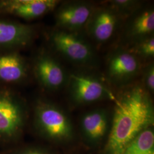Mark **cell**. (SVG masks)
<instances>
[{"label": "cell", "mask_w": 154, "mask_h": 154, "mask_svg": "<svg viewBox=\"0 0 154 154\" xmlns=\"http://www.w3.org/2000/svg\"><path fill=\"white\" fill-rule=\"evenodd\" d=\"M112 126L106 145V154H122L127 146L154 123V110L149 93L137 84L114 98Z\"/></svg>", "instance_id": "cell-1"}, {"label": "cell", "mask_w": 154, "mask_h": 154, "mask_svg": "<svg viewBox=\"0 0 154 154\" xmlns=\"http://www.w3.org/2000/svg\"><path fill=\"white\" fill-rule=\"evenodd\" d=\"M30 109L16 88L0 84V149L21 143L30 120Z\"/></svg>", "instance_id": "cell-2"}, {"label": "cell", "mask_w": 154, "mask_h": 154, "mask_svg": "<svg viewBox=\"0 0 154 154\" xmlns=\"http://www.w3.org/2000/svg\"><path fill=\"white\" fill-rule=\"evenodd\" d=\"M32 122L35 131L50 141L69 138L72 132L69 119L61 109L49 100L39 97L32 109Z\"/></svg>", "instance_id": "cell-3"}, {"label": "cell", "mask_w": 154, "mask_h": 154, "mask_svg": "<svg viewBox=\"0 0 154 154\" xmlns=\"http://www.w3.org/2000/svg\"><path fill=\"white\" fill-rule=\"evenodd\" d=\"M46 39L51 51L75 64L88 66L94 62L91 46L77 32L55 28L46 33Z\"/></svg>", "instance_id": "cell-4"}, {"label": "cell", "mask_w": 154, "mask_h": 154, "mask_svg": "<svg viewBox=\"0 0 154 154\" xmlns=\"http://www.w3.org/2000/svg\"><path fill=\"white\" fill-rule=\"evenodd\" d=\"M30 64L32 76L45 91H57L67 83L69 76L66 71L49 49H39Z\"/></svg>", "instance_id": "cell-5"}, {"label": "cell", "mask_w": 154, "mask_h": 154, "mask_svg": "<svg viewBox=\"0 0 154 154\" xmlns=\"http://www.w3.org/2000/svg\"><path fill=\"white\" fill-rule=\"evenodd\" d=\"M36 26L9 18H0V52L21 51L37 38Z\"/></svg>", "instance_id": "cell-6"}, {"label": "cell", "mask_w": 154, "mask_h": 154, "mask_svg": "<svg viewBox=\"0 0 154 154\" xmlns=\"http://www.w3.org/2000/svg\"><path fill=\"white\" fill-rule=\"evenodd\" d=\"M67 83L72 100L77 104H88L114 97L103 82L97 77L82 73H72Z\"/></svg>", "instance_id": "cell-7"}, {"label": "cell", "mask_w": 154, "mask_h": 154, "mask_svg": "<svg viewBox=\"0 0 154 154\" xmlns=\"http://www.w3.org/2000/svg\"><path fill=\"white\" fill-rule=\"evenodd\" d=\"M57 0H0V17L32 21L55 11Z\"/></svg>", "instance_id": "cell-8"}, {"label": "cell", "mask_w": 154, "mask_h": 154, "mask_svg": "<svg viewBox=\"0 0 154 154\" xmlns=\"http://www.w3.org/2000/svg\"><path fill=\"white\" fill-rule=\"evenodd\" d=\"M32 76L30 61L21 51L0 52V84L15 88L28 82Z\"/></svg>", "instance_id": "cell-9"}, {"label": "cell", "mask_w": 154, "mask_h": 154, "mask_svg": "<svg viewBox=\"0 0 154 154\" xmlns=\"http://www.w3.org/2000/svg\"><path fill=\"white\" fill-rule=\"evenodd\" d=\"M140 62L137 56L129 49L117 50L112 53L107 64V75L111 82L122 85L138 75Z\"/></svg>", "instance_id": "cell-10"}, {"label": "cell", "mask_w": 154, "mask_h": 154, "mask_svg": "<svg viewBox=\"0 0 154 154\" xmlns=\"http://www.w3.org/2000/svg\"><path fill=\"white\" fill-rule=\"evenodd\" d=\"M94 8L83 1H72L62 4L55 9L56 28L73 32L85 28Z\"/></svg>", "instance_id": "cell-11"}, {"label": "cell", "mask_w": 154, "mask_h": 154, "mask_svg": "<svg viewBox=\"0 0 154 154\" xmlns=\"http://www.w3.org/2000/svg\"><path fill=\"white\" fill-rule=\"evenodd\" d=\"M120 17L110 6L94 8L85 27L88 35L100 44L109 41L116 33Z\"/></svg>", "instance_id": "cell-12"}, {"label": "cell", "mask_w": 154, "mask_h": 154, "mask_svg": "<svg viewBox=\"0 0 154 154\" xmlns=\"http://www.w3.org/2000/svg\"><path fill=\"white\" fill-rule=\"evenodd\" d=\"M154 11L149 8L139 10L127 25L125 37L132 44L154 35Z\"/></svg>", "instance_id": "cell-13"}, {"label": "cell", "mask_w": 154, "mask_h": 154, "mask_svg": "<svg viewBox=\"0 0 154 154\" xmlns=\"http://www.w3.org/2000/svg\"><path fill=\"white\" fill-rule=\"evenodd\" d=\"M81 126L86 136L92 140L103 138L108 128V117L105 111H92L83 116Z\"/></svg>", "instance_id": "cell-14"}, {"label": "cell", "mask_w": 154, "mask_h": 154, "mask_svg": "<svg viewBox=\"0 0 154 154\" xmlns=\"http://www.w3.org/2000/svg\"><path fill=\"white\" fill-rule=\"evenodd\" d=\"M122 154H154V134L151 127L134 139Z\"/></svg>", "instance_id": "cell-15"}, {"label": "cell", "mask_w": 154, "mask_h": 154, "mask_svg": "<svg viewBox=\"0 0 154 154\" xmlns=\"http://www.w3.org/2000/svg\"><path fill=\"white\" fill-rule=\"evenodd\" d=\"M137 57L143 58H153L154 56V35L138 41L129 50Z\"/></svg>", "instance_id": "cell-16"}, {"label": "cell", "mask_w": 154, "mask_h": 154, "mask_svg": "<svg viewBox=\"0 0 154 154\" xmlns=\"http://www.w3.org/2000/svg\"><path fill=\"white\" fill-rule=\"evenodd\" d=\"M110 8L114 9L120 16H128L139 10V4L137 1L132 0H114L110 1Z\"/></svg>", "instance_id": "cell-17"}, {"label": "cell", "mask_w": 154, "mask_h": 154, "mask_svg": "<svg viewBox=\"0 0 154 154\" xmlns=\"http://www.w3.org/2000/svg\"><path fill=\"white\" fill-rule=\"evenodd\" d=\"M1 154H51L46 149L39 147H24L21 143L11 148L1 151Z\"/></svg>", "instance_id": "cell-18"}, {"label": "cell", "mask_w": 154, "mask_h": 154, "mask_svg": "<svg viewBox=\"0 0 154 154\" xmlns=\"http://www.w3.org/2000/svg\"><path fill=\"white\" fill-rule=\"evenodd\" d=\"M144 85L143 87L149 93H154V66L150 63L145 69L144 72Z\"/></svg>", "instance_id": "cell-19"}, {"label": "cell", "mask_w": 154, "mask_h": 154, "mask_svg": "<svg viewBox=\"0 0 154 154\" xmlns=\"http://www.w3.org/2000/svg\"><path fill=\"white\" fill-rule=\"evenodd\" d=\"M0 154H1V151H0Z\"/></svg>", "instance_id": "cell-20"}]
</instances>
